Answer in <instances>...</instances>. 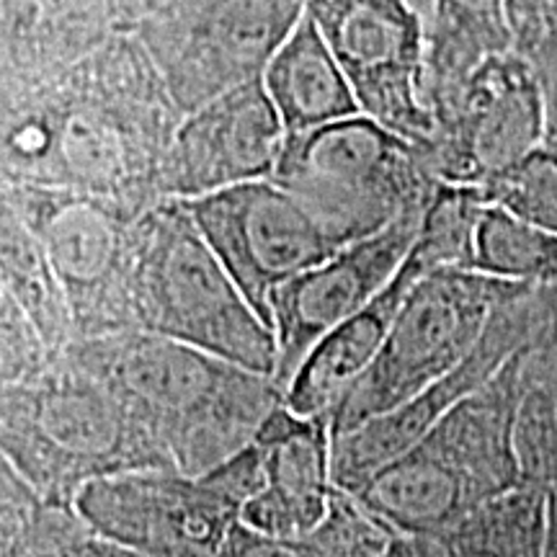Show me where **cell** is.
Wrapping results in <instances>:
<instances>
[{
	"label": "cell",
	"mask_w": 557,
	"mask_h": 557,
	"mask_svg": "<svg viewBox=\"0 0 557 557\" xmlns=\"http://www.w3.org/2000/svg\"><path fill=\"white\" fill-rule=\"evenodd\" d=\"M181 109L135 34L39 86L0 94V184L99 194L145 212L163 199Z\"/></svg>",
	"instance_id": "cell-1"
},
{
	"label": "cell",
	"mask_w": 557,
	"mask_h": 557,
	"mask_svg": "<svg viewBox=\"0 0 557 557\" xmlns=\"http://www.w3.org/2000/svg\"><path fill=\"white\" fill-rule=\"evenodd\" d=\"M67 351L120 393L186 475L250 447L284 400L269 374L137 329L75 341Z\"/></svg>",
	"instance_id": "cell-2"
},
{
	"label": "cell",
	"mask_w": 557,
	"mask_h": 557,
	"mask_svg": "<svg viewBox=\"0 0 557 557\" xmlns=\"http://www.w3.org/2000/svg\"><path fill=\"white\" fill-rule=\"evenodd\" d=\"M0 457L67 506L99 478L173 468L120 393L70 351L29 380L0 385Z\"/></svg>",
	"instance_id": "cell-3"
},
{
	"label": "cell",
	"mask_w": 557,
	"mask_h": 557,
	"mask_svg": "<svg viewBox=\"0 0 557 557\" xmlns=\"http://www.w3.org/2000/svg\"><path fill=\"white\" fill-rule=\"evenodd\" d=\"M135 329L181 341L276 380V333L250 305L181 199L137 218Z\"/></svg>",
	"instance_id": "cell-4"
},
{
	"label": "cell",
	"mask_w": 557,
	"mask_h": 557,
	"mask_svg": "<svg viewBox=\"0 0 557 557\" xmlns=\"http://www.w3.org/2000/svg\"><path fill=\"white\" fill-rule=\"evenodd\" d=\"M341 246L426 209L436 186L423 145L367 114L287 135L274 171Z\"/></svg>",
	"instance_id": "cell-5"
},
{
	"label": "cell",
	"mask_w": 557,
	"mask_h": 557,
	"mask_svg": "<svg viewBox=\"0 0 557 557\" xmlns=\"http://www.w3.org/2000/svg\"><path fill=\"white\" fill-rule=\"evenodd\" d=\"M261 480V447L253 442L205 475L145 468L99 478L78 493L75 511L101 537L148 557H220Z\"/></svg>",
	"instance_id": "cell-6"
},
{
	"label": "cell",
	"mask_w": 557,
	"mask_h": 557,
	"mask_svg": "<svg viewBox=\"0 0 557 557\" xmlns=\"http://www.w3.org/2000/svg\"><path fill=\"white\" fill-rule=\"evenodd\" d=\"M529 289L532 284L472 269H438L413 282L377 361L331 416L333 438L387 413L462 364L493 312Z\"/></svg>",
	"instance_id": "cell-7"
},
{
	"label": "cell",
	"mask_w": 557,
	"mask_h": 557,
	"mask_svg": "<svg viewBox=\"0 0 557 557\" xmlns=\"http://www.w3.org/2000/svg\"><path fill=\"white\" fill-rule=\"evenodd\" d=\"M11 207L37 235L73 308L75 341L135 331L132 271L143 212L99 194L0 184Z\"/></svg>",
	"instance_id": "cell-8"
},
{
	"label": "cell",
	"mask_w": 557,
	"mask_h": 557,
	"mask_svg": "<svg viewBox=\"0 0 557 557\" xmlns=\"http://www.w3.org/2000/svg\"><path fill=\"white\" fill-rule=\"evenodd\" d=\"M305 0H171L135 26L181 114L261 81Z\"/></svg>",
	"instance_id": "cell-9"
},
{
	"label": "cell",
	"mask_w": 557,
	"mask_h": 557,
	"mask_svg": "<svg viewBox=\"0 0 557 557\" xmlns=\"http://www.w3.org/2000/svg\"><path fill=\"white\" fill-rule=\"evenodd\" d=\"M344 67L361 114L426 148V16L413 0H305Z\"/></svg>",
	"instance_id": "cell-10"
},
{
	"label": "cell",
	"mask_w": 557,
	"mask_h": 557,
	"mask_svg": "<svg viewBox=\"0 0 557 557\" xmlns=\"http://www.w3.org/2000/svg\"><path fill=\"white\" fill-rule=\"evenodd\" d=\"M431 116L434 135L423 150L444 184L483 186L547 135L545 90L517 50L485 58Z\"/></svg>",
	"instance_id": "cell-11"
},
{
	"label": "cell",
	"mask_w": 557,
	"mask_h": 557,
	"mask_svg": "<svg viewBox=\"0 0 557 557\" xmlns=\"http://www.w3.org/2000/svg\"><path fill=\"white\" fill-rule=\"evenodd\" d=\"M181 201L269 325L276 289L344 248L274 178Z\"/></svg>",
	"instance_id": "cell-12"
},
{
	"label": "cell",
	"mask_w": 557,
	"mask_h": 557,
	"mask_svg": "<svg viewBox=\"0 0 557 557\" xmlns=\"http://www.w3.org/2000/svg\"><path fill=\"white\" fill-rule=\"evenodd\" d=\"M542 325L540 287L500 305L487 320L478 346L434 385L333 438V483L354 493L374 472L421 442L431 429L478 387H483Z\"/></svg>",
	"instance_id": "cell-13"
},
{
	"label": "cell",
	"mask_w": 557,
	"mask_h": 557,
	"mask_svg": "<svg viewBox=\"0 0 557 557\" xmlns=\"http://www.w3.org/2000/svg\"><path fill=\"white\" fill-rule=\"evenodd\" d=\"M423 212L426 209H416L380 233L348 243L276 289L271 329L278 346V387L287 389L320 338L357 315L393 282L418 238Z\"/></svg>",
	"instance_id": "cell-14"
},
{
	"label": "cell",
	"mask_w": 557,
	"mask_h": 557,
	"mask_svg": "<svg viewBox=\"0 0 557 557\" xmlns=\"http://www.w3.org/2000/svg\"><path fill=\"white\" fill-rule=\"evenodd\" d=\"M287 129L261 81L243 83L181 116L163 163V199L205 194L274 176Z\"/></svg>",
	"instance_id": "cell-15"
},
{
	"label": "cell",
	"mask_w": 557,
	"mask_h": 557,
	"mask_svg": "<svg viewBox=\"0 0 557 557\" xmlns=\"http://www.w3.org/2000/svg\"><path fill=\"white\" fill-rule=\"evenodd\" d=\"M263 480L240 508L243 524L297 537L325 519L333 491V434L325 418L297 416L282 400L256 436Z\"/></svg>",
	"instance_id": "cell-16"
},
{
	"label": "cell",
	"mask_w": 557,
	"mask_h": 557,
	"mask_svg": "<svg viewBox=\"0 0 557 557\" xmlns=\"http://www.w3.org/2000/svg\"><path fill=\"white\" fill-rule=\"evenodd\" d=\"M127 32L120 0H0V94L58 78Z\"/></svg>",
	"instance_id": "cell-17"
},
{
	"label": "cell",
	"mask_w": 557,
	"mask_h": 557,
	"mask_svg": "<svg viewBox=\"0 0 557 557\" xmlns=\"http://www.w3.org/2000/svg\"><path fill=\"white\" fill-rule=\"evenodd\" d=\"M426 274L431 271L423 267V261L410 248L406 263L393 282L367 308L344 320L310 348V354L284 389V403L297 416L331 421V416L346 400V395L357 387V382L377 361L408 289Z\"/></svg>",
	"instance_id": "cell-18"
},
{
	"label": "cell",
	"mask_w": 557,
	"mask_h": 557,
	"mask_svg": "<svg viewBox=\"0 0 557 557\" xmlns=\"http://www.w3.org/2000/svg\"><path fill=\"white\" fill-rule=\"evenodd\" d=\"M263 86L287 135L361 114L344 67L308 11L269 62Z\"/></svg>",
	"instance_id": "cell-19"
},
{
	"label": "cell",
	"mask_w": 557,
	"mask_h": 557,
	"mask_svg": "<svg viewBox=\"0 0 557 557\" xmlns=\"http://www.w3.org/2000/svg\"><path fill=\"white\" fill-rule=\"evenodd\" d=\"M511 50V0H429L423 88L429 111L447 101L485 58Z\"/></svg>",
	"instance_id": "cell-20"
},
{
	"label": "cell",
	"mask_w": 557,
	"mask_h": 557,
	"mask_svg": "<svg viewBox=\"0 0 557 557\" xmlns=\"http://www.w3.org/2000/svg\"><path fill=\"white\" fill-rule=\"evenodd\" d=\"M0 289L16 299L54 357L75 344L73 308L50 256L32 227L5 205H0Z\"/></svg>",
	"instance_id": "cell-21"
},
{
	"label": "cell",
	"mask_w": 557,
	"mask_h": 557,
	"mask_svg": "<svg viewBox=\"0 0 557 557\" xmlns=\"http://www.w3.org/2000/svg\"><path fill=\"white\" fill-rule=\"evenodd\" d=\"M547 532L545 491L519 485L426 540L434 557H545Z\"/></svg>",
	"instance_id": "cell-22"
},
{
	"label": "cell",
	"mask_w": 557,
	"mask_h": 557,
	"mask_svg": "<svg viewBox=\"0 0 557 557\" xmlns=\"http://www.w3.org/2000/svg\"><path fill=\"white\" fill-rule=\"evenodd\" d=\"M395 534L336 485L325 519L308 534L282 537L243 524L230 529L220 557H380Z\"/></svg>",
	"instance_id": "cell-23"
},
{
	"label": "cell",
	"mask_w": 557,
	"mask_h": 557,
	"mask_svg": "<svg viewBox=\"0 0 557 557\" xmlns=\"http://www.w3.org/2000/svg\"><path fill=\"white\" fill-rule=\"evenodd\" d=\"M472 271L545 287L557 278V233L532 225L504 207L485 205L475 233Z\"/></svg>",
	"instance_id": "cell-24"
},
{
	"label": "cell",
	"mask_w": 557,
	"mask_h": 557,
	"mask_svg": "<svg viewBox=\"0 0 557 557\" xmlns=\"http://www.w3.org/2000/svg\"><path fill=\"white\" fill-rule=\"evenodd\" d=\"M480 186L438 184L423 212L413 253L429 271L472 269L475 259V233L485 209Z\"/></svg>",
	"instance_id": "cell-25"
},
{
	"label": "cell",
	"mask_w": 557,
	"mask_h": 557,
	"mask_svg": "<svg viewBox=\"0 0 557 557\" xmlns=\"http://www.w3.org/2000/svg\"><path fill=\"white\" fill-rule=\"evenodd\" d=\"M487 205L557 233V150L542 145L517 165L480 186Z\"/></svg>",
	"instance_id": "cell-26"
},
{
	"label": "cell",
	"mask_w": 557,
	"mask_h": 557,
	"mask_svg": "<svg viewBox=\"0 0 557 557\" xmlns=\"http://www.w3.org/2000/svg\"><path fill=\"white\" fill-rule=\"evenodd\" d=\"M58 359L41 338L37 325L18 308L9 292L0 289V385L24 382Z\"/></svg>",
	"instance_id": "cell-27"
},
{
	"label": "cell",
	"mask_w": 557,
	"mask_h": 557,
	"mask_svg": "<svg viewBox=\"0 0 557 557\" xmlns=\"http://www.w3.org/2000/svg\"><path fill=\"white\" fill-rule=\"evenodd\" d=\"M60 555L62 557H148L137 553V549L122 545V542L101 537V534L94 532L86 521H81V524L70 532V537L62 542Z\"/></svg>",
	"instance_id": "cell-28"
},
{
	"label": "cell",
	"mask_w": 557,
	"mask_h": 557,
	"mask_svg": "<svg viewBox=\"0 0 557 557\" xmlns=\"http://www.w3.org/2000/svg\"><path fill=\"white\" fill-rule=\"evenodd\" d=\"M540 305H542V325L537 331V344L545 346L557 357V278L555 282L540 287Z\"/></svg>",
	"instance_id": "cell-29"
},
{
	"label": "cell",
	"mask_w": 557,
	"mask_h": 557,
	"mask_svg": "<svg viewBox=\"0 0 557 557\" xmlns=\"http://www.w3.org/2000/svg\"><path fill=\"white\" fill-rule=\"evenodd\" d=\"M380 557H434V555H431L426 537H403V534H395L393 542H389V547Z\"/></svg>",
	"instance_id": "cell-30"
},
{
	"label": "cell",
	"mask_w": 557,
	"mask_h": 557,
	"mask_svg": "<svg viewBox=\"0 0 557 557\" xmlns=\"http://www.w3.org/2000/svg\"><path fill=\"white\" fill-rule=\"evenodd\" d=\"M165 3H171V0H120L124 24H127L129 32H135V26L139 24V21H143L145 16H150L152 11L163 9Z\"/></svg>",
	"instance_id": "cell-31"
},
{
	"label": "cell",
	"mask_w": 557,
	"mask_h": 557,
	"mask_svg": "<svg viewBox=\"0 0 557 557\" xmlns=\"http://www.w3.org/2000/svg\"><path fill=\"white\" fill-rule=\"evenodd\" d=\"M545 557H557V527H555V524H549L547 545H545Z\"/></svg>",
	"instance_id": "cell-32"
},
{
	"label": "cell",
	"mask_w": 557,
	"mask_h": 557,
	"mask_svg": "<svg viewBox=\"0 0 557 557\" xmlns=\"http://www.w3.org/2000/svg\"><path fill=\"white\" fill-rule=\"evenodd\" d=\"M11 557H62V555L54 553V549H29V553H18Z\"/></svg>",
	"instance_id": "cell-33"
}]
</instances>
